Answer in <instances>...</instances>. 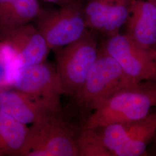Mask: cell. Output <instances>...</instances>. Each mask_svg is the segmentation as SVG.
Listing matches in <instances>:
<instances>
[{
  "label": "cell",
  "instance_id": "1",
  "mask_svg": "<svg viewBox=\"0 0 156 156\" xmlns=\"http://www.w3.org/2000/svg\"><path fill=\"white\" fill-rule=\"evenodd\" d=\"M140 83L127 76L111 56L99 49L98 57L75 98L81 112L90 114L120 90Z\"/></svg>",
  "mask_w": 156,
  "mask_h": 156
},
{
  "label": "cell",
  "instance_id": "2",
  "mask_svg": "<svg viewBox=\"0 0 156 156\" xmlns=\"http://www.w3.org/2000/svg\"><path fill=\"white\" fill-rule=\"evenodd\" d=\"M154 93L150 86L140 83L129 86L113 95L94 111L90 113L82 128H97L115 123L139 120L156 106Z\"/></svg>",
  "mask_w": 156,
  "mask_h": 156
},
{
  "label": "cell",
  "instance_id": "3",
  "mask_svg": "<svg viewBox=\"0 0 156 156\" xmlns=\"http://www.w3.org/2000/svg\"><path fill=\"white\" fill-rule=\"evenodd\" d=\"M24 156H79L76 138L61 112L49 110L28 127Z\"/></svg>",
  "mask_w": 156,
  "mask_h": 156
},
{
  "label": "cell",
  "instance_id": "4",
  "mask_svg": "<svg viewBox=\"0 0 156 156\" xmlns=\"http://www.w3.org/2000/svg\"><path fill=\"white\" fill-rule=\"evenodd\" d=\"M58 49L57 69L64 94L75 98L98 57L96 37L88 30L80 39Z\"/></svg>",
  "mask_w": 156,
  "mask_h": 156
},
{
  "label": "cell",
  "instance_id": "5",
  "mask_svg": "<svg viewBox=\"0 0 156 156\" xmlns=\"http://www.w3.org/2000/svg\"><path fill=\"white\" fill-rule=\"evenodd\" d=\"M81 0L61 5L57 9H41L36 19L37 28L51 49H57L82 38L89 30Z\"/></svg>",
  "mask_w": 156,
  "mask_h": 156
},
{
  "label": "cell",
  "instance_id": "6",
  "mask_svg": "<svg viewBox=\"0 0 156 156\" xmlns=\"http://www.w3.org/2000/svg\"><path fill=\"white\" fill-rule=\"evenodd\" d=\"M101 50L113 58L123 72L135 81L156 79V49L137 44L126 34L108 36Z\"/></svg>",
  "mask_w": 156,
  "mask_h": 156
},
{
  "label": "cell",
  "instance_id": "7",
  "mask_svg": "<svg viewBox=\"0 0 156 156\" xmlns=\"http://www.w3.org/2000/svg\"><path fill=\"white\" fill-rule=\"evenodd\" d=\"M13 87L47 105L51 110L62 112L61 95L64 94L57 67L44 62L17 68Z\"/></svg>",
  "mask_w": 156,
  "mask_h": 156
},
{
  "label": "cell",
  "instance_id": "8",
  "mask_svg": "<svg viewBox=\"0 0 156 156\" xmlns=\"http://www.w3.org/2000/svg\"><path fill=\"white\" fill-rule=\"evenodd\" d=\"M0 41L12 51L16 69L44 62L50 50L38 30L30 23L0 33Z\"/></svg>",
  "mask_w": 156,
  "mask_h": 156
},
{
  "label": "cell",
  "instance_id": "9",
  "mask_svg": "<svg viewBox=\"0 0 156 156\" xmlns=\"http://www.w3.org/2000/svg\"><path fill=\"white\" fill-rule=\"evenodd\" d=\"M131 0H89L83 7L88 29L110 36L119 33L128 19Z\"/></svg>",
  "mask_w": 156,
  "mask_h": 156
},
{
  "label": "cell",
  "instance_id": "10",
  "mask_svg": "<svg viewBox=\"0 0 156 156\" xmlns=\"http://www.w3.org/2000/svg\"><path fill=\"white\" fill-rule=\"evenodd\" d=\"M49 110L45 102L20 90L0 86V112L20 123L32 124Z\"/></svg>",
  "mask_w": 156,
  "mask_h": 156
},
{
  "label": "cell",
  "instance_id": "11",
  "mask_svg": "<svg viewBox=\"0 0 156 156\" xmlns=\"http://www.w3.org/2000/svg\"><path fill=\"white\" fill-rule=\"evenodd\" d=\"M126 33L137 44L156 49V6L144 0H131Z\"/></svg>",
  "mask_w": 156,
  "mask_h": 156
},
{
  "label": "cell",
  "instance_id": "12",
  "mask_svg": "<svg viewBox=\"0 0 156 156\" xmlns=\"http://www.w3.org/2000/svg\"><path fill=\"white\" fill-rule=\"evenodd\" d=\"M40 9L38 0H0V33L30 23Z\"/></svg>",
  "mask_w": 156,
  "mask_h": 156
},
{
  "label": "cell",
  "instance_id": "13",
  "mask_svg": "<svg viewBox=\"0 0 156 156\" xmlns=\"http://www.w3.org/2000/svg\"><path fill=\"white\" fill-rule=\"evenodd\" d=\"M28 127L0 112V156H24Z\"/></svg>",
  "mask_w": 156,
  "mask_h": 156
},
{
  "label": "cell",
  "instance_id": "14",
  "mask_svg": "<svg viewBox=\"0 0 156 156\" xmlns=\"http://www.w3.org/2000/svg\"><path fill=\"white\" fill-rule=\"evenodd\" d=\"M125 125L132 156L144 155L147 145L156 136V112Z\"/></svg>",
  "mask_w": 156,
  "mask_h": 156
},
{
  "label": "cell",
  "instance_id": "15",
  "mask_svg": "<svg viewBox=\"0 0 156 156\" xmlns=\"http://www.w3.org/2000/svg\"><path fill=\"white\" fill-rule=\"evenodd\" d=\"M76 142L79 156H112L96 128H82Z\"/></svg>",
  "mask_w": 156,
  "mask_h": 156
},
{
  "label": "cell",
  "instance_id": "16",
  "mask_svg": "<svg viewBox=\"0 0 156 156\" xmlns=\"http://www.w3.org/2000/svg\"><path fill=\"white\" fill-rule=\"evenodd\" d=\"M44 1L50 2V3H54V4H57L58 5H62L75 0H44Z\"/></svg>",
  "mask_w": 156,
  "mask_h": 156
},
{
  "label": "cell",
  "instance_id": "17",
  "mask_svg": "<svg viewBox=\"0 0 156 156\" xmlns=\"http://www.w3.org/2000/svg\"><path fill=\"white\" fill-rule=\"evenodd\" d=\"M150 86H151V88L152 89V90L154 91V95H155L156 99V79L154 80H153V81H151V84Z\"/></svg>",
  "mask_w": 156,
  "mask_h": 156
},
{
  "label": "cell",
  "instance_id": "18",
  "mask_svg": "<svg viewBox=\"0 0 156 156\" xmlns=\"http://www.w3.org/2000/svg\"><path fill=\"white\" fill-rule=\"evenodd\" d=\"M147 1L150 2L152 4L156 6V0H147Z\"/></svg>",
  "mask_w": 156,
  "mask_h": 156
},
{
  "label": "cell",
  "instance_id": "19",
  "mask_svg": "<svg viewBox=\"0 0 156 156\" xmlns=\"http://www.w3.org/2000/svg\"><path fill=\"white\" fill-rule=\"evenodd\" d=\"M1 45H2V43H1V42L0 41V49H1ZM1 66H2V62H1V57H0V70H1Z\"/></svg>",
  "mask_w": 156,
  "mask_h": 156
}]
</instances>
